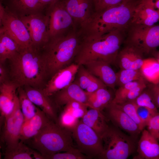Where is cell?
<instances>
[{"label":"cell","mask_w":159,"mask_h":159,"mask_svg":"<svg viewBox=\"0 0 159 159\" xmlns=\"http://www.w3.org/2000/svg\"><path fill=\"white\" fill-rule=\"evenodd\" d=\"M135 137L130 136L117 128L109 127L102 137L103 150L98 158L102 159H126L136 148Z\"/></svg>","instance_id":"obj_6"},{"label":"cell","mask_w":159,"mask_h":159,"mask_svg":"<svg viewBox=\"0 0 159 159\" xmlns=\"http://www.w3.org/2000/svg\"><path fill=\"white\" fill-rule=\"evenodd\" d=\"M52 96L54 98L52 100L57 108L64 106L69 102L74 101L87 105V93L74 81Z\"/></svg>","instance_id":"obj_17"},{"label":"cell","mask_w":159,"mask_h":159,"mask_svg":"<svg viewBox=\"0 0 159 159\" xmlns=\"http://www.w3.org/2000/svg\"><path fill=\"white\" fill-rule=\"evenodd\" d=\"M147 88L155 105L159 107V84L151 83L147 85Z\"/></svg>","instance_id":"obj_42"},{"label":"cell","mask_w":159,"mask_h":159,"mask_svg":"<svg viewBox=\"0 0 159 159\" xmlns=\"http://www.w3.org/2000/svg\"><path fill=\"white\" fill-rule=\"evenodd\" d=\"M20 48L15 42L3 31L0 33V63L2 64L11 58Z\"/></svg>","instance_id":"obj_27"},{"label":"cell","mask_w":159,"mask_h":159,"mask_svg":"<svg viewBox=\"0 0 159 159\" xmlns=\"http://www.w3.org/2000/svg\"><path fill=\"white\" fill-rule=\"evenodd\" d=\"M9 60V80L19 87L42 90L48 77L41 50L32 46L20 48Z\"/></svg>","instance_id":"obj_1"},{"label":"cell","mask_w":159,"mask_h":159,"mask_svg":"<svg viewBox=\"0 0 159 159\" xmlns=\"http://www.w3.org/2000/svg\"><path fill=\"white\" fill-rule=\"evenodd\" d=\"M140 0L95 11L80 27L81 37L101 35L116 30L127 31Z\"/></svg>","instance_id":"obj_2"},{"label":"cell","mask_w":159,"mask_h":159,"mask_svg":"<svg viewBox=\"0 0 159 159\" xmlns=\"http://www.w3.org/2000/svg\"><path fill=\"white\" fill-rule=\"evenodd\" d=\"M3 32V30L2 27L0 28V33H1Z\"/></svg>","instance_id":"obj_52"},{"label":"cell","mask_w":159,"mask_h":159,"mask_svg":"<svg viewBox=\"0 0 159 159\" xmlns=\"http://www.w3.org/2000/svg\"><path fill=\"white\" fill-rule=\"evenodd\" d=\"M126 33V31L116 30L101 35L81 37L74 63L79 65L94 61H102L110 64L116 63Z\"/></svg>","instance_id":"obj_3"},{"label":"cell","mask_w":159,"mask_h":159,"mask_svg":"<svg viewBox=\"0 0 159 159\" xmlns=\"http://www.w3.org/2000/svg\"><path fill=\"white\" fill-rule=\"evenodd\" d=\"M88 106L77 101L70 102L64 105V110L69 112L75 118H82L87 111Z\"/></svg>","instance_id":"obj_36"},{"label":"cell","mask_w":159,"mask_h":159,"mask_svg":"<svg viewBox=\"0 0 159 159\" xmlns=\"http://www.w3.org/2000/svg\"><path fill=\"white\" fill-rule=\"evenodd\" d=\"M1 146L0 144V159H1Z\"/></svg>","instance_id":"obj_51"},{"label":"cell","mask_w":159,"mask_h":159,"mask_svg":"<svg viewBox=\"0 0 159 159\" xmlns=\"http://www.w3.org/2000/svg\"><path fill=\"white\" fill-rule=\"evenodd\" d=\"M74 81L88 93L107 87L100 79L90 73L82 65H79Z\"/></svg>","instance_id":"obj_23"},{"label":"cell","mask_w":159,"mask_h":159,"mask_svg":"<svg viewBox=\"0 0 159 159\" xmlns=\"http://www.w3.org/2000/svg\"><path fill=\"white\" fill-rule=\"evenodd\" d=\"M19 87L11 81L7 80L0 86V106L5 117L13 110Z\"/></svg>","instance_id":"obj_22"},{"label":"cell","mask_w":159,"mask_h":159,"mask_svg":"<svg viewBox=\"0 0 159 159\" xmlns=\"http://www.w3.org/2000/svg\"><path fill=\"white\" fill-rule=\"evenodd\" d=\"M77 149L89 158H97L102 152L103 147L101 138L91 128L79 121L71 131Z\"/></svg>","instance_id":"obj_8"},{"label":"cell","mask_w":159,"mask_h":159,"mask_svg":"<svg viewBox=\"0 0 159 159\" xmlns=\"http://www.w3.org/2000/svg\"><path fill=\"white\" fill-rule=\"evenodd\" d=\"M148 130L153 136L159 139V114L157 113L152 116L147 124Z\"/></svg>","instance_id":"obj_40"},{"label":"cell","mask_w":159,"mask_h":159,"mask_svg":"<svg viewBox=\"0 0 159 159\" xmlns=\"http://www.w3.org/2000/svg\"><path fill=\"white\" fill-rule=\"evenodd\" d=\"M123 43L135 47L144 55L152 54L159 46V25L131 24Z\"/></svg>","instance_id":"obj_7"},{"label":"cell","mask_w":159,"mask_h":159,"mask_svg":"<svg viewBox=\"0 0 159 159\" xmlns=\"http://www.w3.org/2000/svg\"><path fill=\"white\" fill-rule=\"evenodd\" d=\"M29 33L32 46L41 50L50 39L48 18L41 13L20 16Z\"/></svg>","instance_id":"obj_10"},{"label":"cell","mask_w":159,"mask_h":159,"mask_svg":"<svg viewBox=\"0 0 159 159\" xmlns=\"http://www.w3.org/2000/svg\"><path fill=\"white\" fill-rule=\"evenodd\" d=\"M92 0L93 2V3L94 5V9H95L97 6V5L99 3L101 0Z\"/></svg>","instance_id":"obj_50"},{"label":"cell","mask_w":159,"mask_h":159,"mask_svg":"<svg viewBox=\"0 0 159 159\" xmlns=\"http://www.w3.org/2000/svg\"><path fill=\"white\" fill-rule=\"evenodd\" d=\"M34 150L25 143L20 141L16 147L6 150L4 159H32Z\"/></svg>","instance_id":"obj_31"},{"label":"cell","mask_w":159,"mask_h":159,"mask_svg":"<svg viewBox=\"0 0 159 159\" xmlns=\"http://www.w3.org/2000/svg\"><path fill=\"white\" fill-rule=\"evenodd\" d=\"M72 138L71 131L51 120L38 134L24 143L47 159L54 154L73 148Z\"/></svg>","instance_id":"obj_5"},{"label":"cell","mask_w":159,"mask_h":159,"mask_svg":"<svg viewBox=\"0 0 159 159\" xmlns=\"http://www.w3.org/2000/svg\"><path fill=\"white\" fill-rule=\"evenodd\" d=\"M81 37L76 29L50 39L41 50L49 79L71 64L76 56Z\"/></svg>","instance_id":"obj_4"},{"label":"cell","mask_w":159,"mask_h":159,"mask_svg":"<svg viewBox=\"0 0 159 159\" xmlns=\"http://www.w3.org/2000/svg\"><path fill=\"white\" fill-rule=\"evenodd\" d=\"M140 70L145 80L151 83H159V62L155 59H144Z\"/></svg>","instance_id":"obj_30"},{"label":"cell","mask_w":159,"mask_h":159,"mask_svg":"<svg viewBox=\"0 0 159 159\" xmlns=\"http://www.w3.org/2000/svg\"><path fill=\"white\" fill-rule=\"evenodd\" d=\"M82 121L92 129L101 138L109 126L107 118L98 110L90 108L82 118Z\"/></svg>","instance_id":"obj_24"},{"label":"cell","mask_w":159,"mask_h":159,"mask_svg":"<svg viewBox=\"0 0 159 159\" xmlns=\"http://www.w3.org/2000/svg\"><path fill=\"white\" fill-rule=\"evenodd\" d=\"M5 12V9L0 1V28L2 27L3 20Z\"/></svg>","instance_id":"obj_46"},{"label":"cell","mask_w":159,"mask_h":159,"mask_svg":"<svg viewBox=\"0 0 159 159\" xmlns=\"http://www.w3.org/2000/svg\"><path fill=\"white\" fill-rule=\"evenodd\" d=\"M12 8L21 16L41 13L46 7L39 0H10Z\"/></svg>","instance_id":"obj_28"},{"label":"cell","mask_w":159,"mask_h":159,"mask_svg":"<svg viewBox=\"0 0 159 159\" xmlns=\"http://www.w3.org/2000/svg\"><path fill=\"white\" fill-rule=\"evenodd\" d=\"M105 109L108 118L117 127L134 137L141 132L137 125L115 104L111 102Z\"/></svg>","instance_id":"obj_16"},{"label":"cell","mask_w":159,"mask_h":159,"mask_svg":"<svg viewBox=\"0 0 159 159\" xmlns=\"http://www.w3.org/2000/svg\"><path fill=\"white\" fill-rule=\"evenodd\" d=\"M137 114L144 126L145 127L149 120L152 116L148 110L146 108L137 105Z\"/></svg>","instance_id":"obj_43"},{"label":"cell","mask_w":159,"mask_h":159,"mask_svg":"<svg viewBox=\"0 0 159 159\" xmlns=\"http://www.w3.org/2000/svg\"><path fill=\"white\" fill-rule=\"evenodd\" d=\"M159 20V11H155L140 2L136 5L131 24L148 26L156 24Z\"/></svg>","instance_id":"obj_25"},{"label":"cell","mask_w":159,"mask_h":159,"mask_svg":"<svg viewBox=\"0 0 159 159\" xmlns=\"http://www.w3.org/2000/svg\"><path fill=\"white\" fill-rule=\"evenodd\" d=\"M89 71L100 79L107 87L114 90L116 85V73L110 64L104 62L94 61L83 65Z\"/></svg>","instance_id":"obj_21"},{"label":"cell","mask_w":159,"mask_h":159,"mask_svg":"<svg viewBox=\"0 0 159 159\" xmlns=\"http://www.w3.org/2000/svg\"><path fill=\"white\" fill-rule=\"evenodd\" d=\"M116 85L119 87L130 82L145 79L140 69H121L116 73Z\"/></svg>","instance_id":"obj_32"},{"label":"cell","mask_w":159,"mask_h":159,"mask_svg":"<svg viewBox=\"0 0 159 159\" xmlns=\"http://www.w3.org/2000/svg\"><path fill=\"white\" fill-rule=\"evenodd\" d=\"M87 94L88 107L101 111L108 106L113 99L112 94L106 88H100Z\"/></svg>","instance_id":"obj_26"},{"label":"cell","mask_w":159,"mask_h":159,"mask_svg":"<svg viewBox=\"0 0 159 159\" xmlns=\"http://www.w3.org/2000/svg\"><path fill=\"white\" fill-rule=\"evenodd\" d=\"M17 94L20 107L24 117V122L27 121L34 115L38 107L29 99L23 87H18Z\"/></svg>","instance_id":"obj_29"},{"label":"cell","mask_w":159,"mask_h":159,"mask_svg":"<svg viewBox=\"0 0 159 159\" xmlns=\"http://www.w3.org/2000/svg\"><path fill=\"white\" fill-rule=\"evenodd\" d=\"M23 87L30 100L51 120L57 123L58 119L57 107L50 97L44 95L41 90L29 86Z\"/></svg>","instance_id":"obj_18"},{"label":"cell","mask_w":159,"mask_h":159,"mask_svg":"<svg viewBox=\"0 0 159 159\" xmlns=\"http://www.w3.org/2000/svg\"><path fill=\"white\" fill-rule=\"evenodd\" d=\"M137 0H101L95 9V11H99L106 8L116 6Z\"/></svg>","instance_id":"obj_41"},{"label":"cell","mask_w":159,"mask_h":159,"mask_svg":"<svg viewBox=\"0 0 159 159\" xmlns=\"http://www.w3.org/2000/svg\"><path fill=\"white\" fill-rule=\"evenodd\" d=\"M40 2L45 7L52 4L59 0H39Z\"/></svg>","instance_id":"obj_48"},{"label":"cell","mask_w":159,"mask_h":159,"mask_svg":"<svg viewBox=\"0 0 159 159\" xmlns=\"http://www.w3.org/2000/svg\"><path fill=\"white\" fill-rule=\"evenodd\" d=\"M1 27L4 32L10 37L20 48L32 46L26 26L20 18L13 12L5 10Z\"/></svg>","instance_id":"obj_12"},{"label":"cell","mask_w":159,"mask_h":159,"mask_svg":"<svg viewBox=\"0 0 159 159\" xmlns=\"http://www.w3.org/2000/svg\"><path fill=\"white\" fill-rule=\"evenodd\" d=\"M140 2L155 11H159V0H140Z\"/></svg>","instance_id":"obj_44"},{"label":"cell","mask_w":159,"mask_h":159,"mask_svg":"<svg viewBox=\"0 0 159 159\" xmlns=\"http://www.w3.org/2000/svg\"><path fill=\"white\" fill-rule=\"evenodd\" d=\"M66 9L73 18L75 27H79L95 11L92 0H65Z\"/></svg>","instance_id":"obj_15"},{"label":"cell","mask_w":159,"mask_h":159,"mask_svg":"<svg viewBox=\"0 0 159 159\" xmlns=\"http://www.w3.org/2000/svg\"><path fill=\"white\" fill-rule=\"evenodd\" d=\"M115 104L125 112L137 125L141 131L143 130L145 127L137 114V105L135 101H127L121 104Z\"/></svg>","instance_id":"obj_33"},{"label":"cell","mask_w":159,"mask_h":159,"mask_svg":"<svg viewBox=\"0 0 159 159\" xmlns=\"http://www.w3.org/2000/svg\"><path fill=\"white\" fill-rule=\"evenodd\" d=\"M79 121L78 119L73 116L69 112L63 110L58 118L57 123L71 131Z\"/></svg>","instance_id":"obj_37"},{"label":"cell","mask_w":159,"mask_h":159,"mask_svg":"<svg viewBox=\"0 0 159 159\" xmlns=\"http://www.w3.org/2000/svg\"><path fill=\"white\" fill-rule=\"evenodd\" d=\"M138 143L137 159H159V145L158 140L147 130H143Z\"/></svg>","instance_id":"obj_20"},{"label":"cell","mask_w":159,"mask_h":159,"mask_svg":"<svg viewBox=\"0 0 159 159\" xmlns=\"http://www.w3.org/2000/svg\"><path fill=\"white\" fill-rule=\"evenodd\" d=\"M24 121L17 96L12 111L5 117L0 137L6 145V150L16 147L20 141V133Z\"/></svg>","instance_id":"obj_11"},{"label":"cell","mask_w":159,"mask_h":159,"mask_svg":"<svg viewBox=\"0 0 159 159\" xmlns=\"http://www.w3.org/2000/svg\"><path fill=\"white\" fill-rule=\"evenodd\" d=\"M48 33L50 39L76 29L73 19L67 10L64 1L59 0L48 6Z\"/></svg>","instance_id":"obj_9"},{"label":"cell","mask_w":159,"mask_h":159,"mask_svg":"<svg viewBox=\"0 0 159 159\" xmlns=\"http://www.w3.org/2000/svg\"><path fill=\"white\" fill-rule=\"evenodd\" d=\"M141 80L130 82L120 86L116 91L115 97L111 103L119 104L125 102L129 92L131 89L136 86Z\"/></svg>","instance_id":"obj_35"},{"label":"cell","mask_w":159,"mask_h":159,"mask_svg":"<svg viewBox=\"0 0 159 159\" xmlns=\"http://www.w3.org/2000/svg\"><path fill=\"white\" fill-rule=\"evenodd\" d=\"M32 156L35 159H44V157L40 153L34 150L33 152Z\"/></svg>","instance_id":"obj_49"},{"label":"cell","mask_w":159,"mask_h":159,"mask_svg":"<svg viewBox=\"0 0 159 159\" xmlns=\"http://www.w3.org/2000/svg\"><path fill=\"white\" fill-rule=\"evenodd\" d=\"M63 153H58L48 157L47 159H89L82 153L77 148H73Z\"/></svg>","instance_id":"obj_38"},{"label":"cell","mask_w":159,"mask_h":159,"mask_svg":"<svg viewBox=\"0 0 159 159\" xmlns=\"http://www.w3.org/2000/svg\"><path fill=\"white\" fill-rule=\"evenodd\" d=\"M6 70L3 67L2 64L0 63V86L6 80Z\"/></svg>","instance_id":"obj_45"},{"label":"cell","mask_w":159,"mask_h":159,"mask_svg":"<svg viewBox=\"0 0 159 159\" xmlns=\"http://www.w3.org/2000/svg\"><path fill=\"white\" fill-rule=\"evenodd\" d=\"M4 119L5 117L2 113L0 106V137L2 133Z\"/></svg>","instance_id":"obj_47"},{"label":"cell","mask_w":159,"mask_h":159,"mask_svg":"<svg viewBox=\"0 0 159 159\" xmlns=\"http://www.w3.org/2000/svg\"><path fill=\"white\" fill-rule=\"evenodd\" d=\"M39 108L34 115L22 125L20 135V141L24 143L34 137L51 121Z\"/></svg>","instance_id":"obj_19"},{"label":"cell","mask_w":159,"mask_h":159,"mask_svg":"<svg viewBox=\"0 0 159 159\" xmlns=\"http://www.w3.org/2000/svg\"><path fill=\"white\" fill-rule=\"evenodd\" d=\"M135 101L138 106L147 109L152 116L158 112V108L154 103L147 87Z\"/></svg>","instance_id":"obj_34"},{"label":"cell","mask_w":159,"mask_h":159,"mask_svg":"<svg viewBox=\"0 0 159 159\" xmlns=\"http://www.w3.org/2000/svg\"><path fill=\"white\" fill-rule=\"evenodd\" d=\"M124 44L118 53L116 63L121 69H140L144 63V55L135 47Z\"/></svg>","instance_id":"obj_14"},{"label":"cell","mask_w":159,"mask_h":159,"mask_svg":"<svg viewBox=\"0 0 159 159\" xmlns=\"http://www.w3.org/2000/svg\"><path fill=\"white\" fill-rule=\"evenodd\" d=\"M79 67L73 63L57 72L47 81L42 90L43 93L50 97L68 86L74 81Z\"/></svg>","instance_id":"obj_13"},{"label":"cell","mask_w":159,"mask_h":159,"mask_svg":"<svg viewBox=\"0 0 159 159\" xmlns=\"http://www.w3.org/2000/svg\"><path fill=\"white\" fill-rule=\"evenodd\" d=\"M145 80V79L141 80L136 86L130 90L127 96L126 101H134L140 95L147 87Z\"/></svg>","instance_id":"obj_39"}]
</instances>
